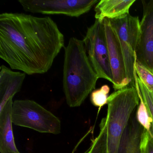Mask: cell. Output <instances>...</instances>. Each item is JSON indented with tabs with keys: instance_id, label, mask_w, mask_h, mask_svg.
I'll list each match as a JSON object with an SVG mask.
<instances>
[{
	"instance_id": "cell-1",
	"label": "cell",
	"mask_w": 153,
	"mask_h": 153,
	"mask_svg": "<svg viewBox=\"0 0 153 153\" xmlns=\"http://www.w3.org/2000/svg\"><path fill=\"white\" fill-rule=\"evenodd\" d=\"M64 46V36L50 17L0 15V58L12 70L44 74Z\"/></svg>"
},
{
	"instance_id": "cell-2",
	"label": "cell",
	"mask_w": 153,
	"mask_h": 153,
	"mask_svg": "<svg viewBox=\"0 0 153 153\" xmlns=\"http://www.w3.org/2000/svg\"><path fill=\"white\" fill-rule=\"evenodd\" d=\"M98 79L83 40L71 38L65 48L63 70V92L68 105L80 106L94 90Z\"/></svg>"
},
{
	"instance_id": "cell-3",
	"label": "cell",
	"mask_w": 153,
	"mask_h": 153,
	"mask_svg": "<svg viewBox=\"0 0 153 153\" xmlns=\"http://www.w3.org/2000/svg\"><path fill=\"white\" fill-rule=\"evenodd\" d=\"M136 86H129L111 94L108 98L107 153H118L124 130L140 103Z\"/></svg>"
},
{
	"instance_id": "cell-4",
	"label": "cell",
	"mask_w": 153,
	"mask_h": 153,
	"mask_svg": "<svg viewBox=\"0 0 153 153\" xmlns=\"http://www.w3.org/2000/svg\"><path fill=\"white\" fill-rule=\"evenodd\" d=\"M12 120L16 126L29 128L41 133L58 135L61 132L60 119L33 100L14 101Z\"/></svg>"
},
{
	"instance_id": "cell-5",
	"label": "cell",
	"mask_w": 153,
	"mask_h": 153,
	"mask_svg": "<svg viewBox=\"0 0 153 153\" xmlns=\"http://www.w3.org/2000/svg\"><path fill=\"white\" fill-rule=\"evenodd\" d=\"M110 21L120 41L130 86L135 87L136 52L140 33L139 19L138 17L133 16L128 14L110 19Z\"/></svg>"
},
{
	"instance_id": "cell-6",
	"label": "cell",
	"mask_w": 153,
	"mask_h": 153,
	"mask_svg": "<svg viewBox=\"0 0 153 153\" xmlns=\"http://www.w3.org/2000/svg\"><path fill=\"white\" fill-rule=\"evenodd\" d=\"M90 63L98 78L112 83L108 46L102 22L96 19L83 39Z\"/></svg>"
},
{
	"instance_id": "cell-7",
	"label": "cell",
	"mask_w": 153,
	"mask_h": 153,
	"mask_svg": "<svg viewBox=\"0 0 153 153\" xmlns=\"http://www.w3.org/2000/svg\"><path fill=\"white\" fill-rule=\"evenodd\" d=\"M99 0H20L26 12L43 15H63L79 17L91 10Z\"/></svg>"
},
{
	"instance_id": "cell-8",
	"label": "cell",
	"mask_w": 153,
	"mask_h": 153,
	"mask_svg": "<svg viewBox=\"0 0 153 153\" xmlns=\"http://www.w3.org/2000/svg\"><path fill=\"white\" fill-rule=\"evenodd\" d=\"M108 46L109 60L113 77V86L115 91L130 86L127 79L122 50L117 33L110 19L102 21Z\"/></svg>"
},
{
	"instance_id": "cell-9",
	"label": "cell",
	"mask_w": 153,
	"mask_h": 153,
	"mask_svg": "<svg viewBox=\"0 0 153 153\" xmlns=\"http://www.w3.org/2000/svg\"><path fill=\"white\" fill-rule=\"evenodd\" d=\"M142 2L143 15L136 58L137 61L153 73V0Z\"/></svg>"
},
{
	"instance_id": "cell-10",
	"label": "cell",
	"mask_w": 153,
	"mask_h": 153,
	"mask_svg": "<svg viewBox=\"0 0 153 153\" xmlns=\"http://www.w3.org/2000/svg\"><path fill=\"white\" fill-rule=\"evenodd\" d=\"M26 77L24 72H15L4 65L0 68V111L21 90Z\"/></svg>"
},
{
	"instance_id": "cell-11",
	"label": "cell",
	"mask_w": 153,
	"mask_h": 153,
	"mask_svg": "<svg viewBox=\"0 0 153 153\" xmlns=\"http://www.w3.org/2000/svg\"><path fill=\"white\" fill-rule=\"evenodd\" d=\"M13 99L0 111V153H20L16 146L12 129Z\"/></svg>"
},
{
	"instance_id": "cell-12",
	"label": "cell",
	"mask_w": 153,
	"mask_h": 153,
	"mask_svg": "<svg viewBox=\"0 0 153 153\" xmlns=\"http://www.w3.org/2000/svg\"><path fill=\"white\" fill-rule=\"evenodd\" d=\"M136 0H101L95 8V18L102 22L105 19H114L129 14Z\"/></svg>"
},
{
	"instance_id": "cell-13",
	"label": "cell",
	"mask_w": 153,
	"mask_h": 153,
	"mask_svg": "<svg viewBox=\"0 0 153 153\" xmlns=\"http://www.w3.org/2000/svg\"><path fill=\"white\" fill-rule=\"evenodd\" d=\"M144 130L133 113L124 130L118 153H141L140 142Z\"/></svg>"
},
{
	"instance_id": "cell-14",
	"label": "cell",
	"mask_w": 153,
	"mask_h": 153,
	"mask_svg": "<svg viewBox=\"0 0 153 153\" xmlns=\"http://www.w3.org/2000/svg\"><path fill=\"white\" fill-rule=\"evenodd\" d=\"M100 132L98 136L92 140L90 147L87 153H107V124L106 117L100 123Z\"/></svg>"
},
{
	"instance_id": "cell-15",
	"label": "cell",
	"mask_w": 153,
	"mask_h": 153,
	"mask_svg": "<svg viewBox=\"0 0 153 153\" xmlns=\"http://www.w3.org/2000/svg\"><path fill=\"white\" fill-rule=\"evenodd\" d=\"M135 82H136V88L137 89L140 100L139 104L137 106V109L136 112V118L139 123L146 130L149 131L152 125V119L149 115L147 108L146 107V105L141 97L140 91L136 79H135Z\"/></svg>"
},
{
	"instance_id": "cell-16",
	"label": "cell",
	"mask_w": 153,
	"mask_h": 153,
	"mask_svg": "<svg viewBox=\"0 0 153 153\" xmlns=\"http://www.w3.org/2000/svg\"><path fill=\"white\" fill-rule=\"evenodd\" d=\"M134 74H135V79L137 83L141 97L146 105V107L147 108L149 115L152 119V125L150 128L153 131V95L152 92L147 88V87L143 84V82L138 77L136 71Z\"/></svg>"
},
{
	"instance_id": "cell-17",
	"label": "cell",
	"mask_w": 153,
	"mask_h": 153,
	"mask_svg": "<svg viewBox=\"0 0 153 153\" xmlns=\"http://www.w3.org/2000/svg\"><path fill=\"white\" fill-rule=\"evenodd\" d=\"M110 88L108 85H103L99 89L94 90L91 93L90 101L93 105L99 108L100 111L102 107L107 104L108 94Z\"/></svg>"
},
{
	"instance_id": "cell-18",
	"label": "cell",
	"mask_w": 153,
	"mask_h": 153,
	"mask_svg": "<svg viewBox=\"0 0 153 153\" xmlns=\"http://www.w3.org/2000/svg\"><path fill=\"white\" fill-rule=\"evenodd\" d=\"M135 69L137 76L150 91H153V73L146 67L137 61L135 63Z\"/></svg>"
},
{
	"instance_id": "cell-19",
	"label": "cell",
	"mask_w": 153,
	"mask_h": 153,
	"mask_svg": "<svg viewBox=\"0 0 153 153\" xmlns=\"http://www.w3.org/2000/svg\"><path fill=\"white\" fill-rule=\"evenodd\" d=\"M141 153H153V131L144 129L140 142Z\"/></svg>"
},
{
	"instance_id": "cell-20",
	"label": "cell",
	"mask_w": 153,
	"mask_h": 153,
	"mask_svg": "<svg viewBox=\"0 0 153 153\" xmlns=\"http://www.w3.org/2000/svg\"><path fill=\"white\" fill-rule=\"evenodd\" d=\"M84 153H87V150L85 151V152H84Z\"/></svg>"
},
{
	"instance_id": "cell-21",
	"label": "cell",
	"mask_w": 153,
	"mask_h": 153,
	"mask_svg": "<svg viewBox=\"0 0 153 153\" xmlns=\"http://www.w3.org/2000/svg\"><path fill=\"white\" fill-rule=\"evenodd\" d=\"M151 92H152V94H153V91H151Z\"/></svg>"
},
{
	"instance_id": "cell-22",
	"label": "cell",
	"mask_w": 153,
	"mask_h": 153,
	"mask_svg": "<svg viewBox=\"0 0 153 153\" xmlns=\"http://www.w3.org/2000/svg\"></svg>"
}]
</instances>
